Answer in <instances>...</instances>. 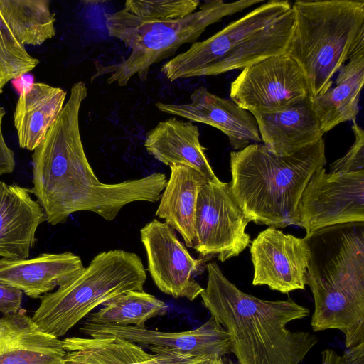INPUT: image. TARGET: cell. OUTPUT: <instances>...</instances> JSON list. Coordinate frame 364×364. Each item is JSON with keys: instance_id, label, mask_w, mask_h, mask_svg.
Returning a JSON list of instances; mask_svg holds the SVG:
<instances>
[{"instance_id": "836d02e7", "label": "cell", "mask_w": 364, "mask_h": 364, "mask_svg": "<svg viewBox=\"0 0 364 364\" xmlns=\"http://www.w3.org/2000/svg\"><path fill=\"white\" fill-rule=\"evenodd\" d=\"M210 364H232L230 363L225 362L222 358H218L213 360Z\"/></svg>"}, {"instance_id": "e0dca14e", "label": "cell", "mask_w": 364, "mask_h": 364, "mask_svg": "<svg viewBox=\"0 0 364 364\" xmlns=\"http://www.w3.org/2000/svg\"><path fill=\"white\" fill-rule=\"evenodd\" d=\"M84 269L80 256L69 251L43 253L31 259L1 258L0 284L38 299L70 282Z\"/></svg>"}, {"instance_id": "30bf717a", "label": "cell", "mask_w": 364, "mask_h": 364, "mask_svg": "<svg viewBox=\"0 0 364 364\" xmlns=\"http://www.w3.org/2000/svg\"><path fill=\"white\" fill-rule=\"evenodd\" d=\"M297 222L306 236L340 224L364 222V170L345 173L317 170L304 190Z\"/></svg>"}, {"instance_id": "484cf974", "label": "cell", "mask_w": 364, "mask_h": 364, "mask_svg": "<svg viewBox=\"0 0 364 364\" xmlns=\"http://www.w3.org/2000/svg\"><path fill=\"white\" fill-rule=\"evenodd\" d=\"M88 316L87 322L96 325L133 326L145 328L146 322L166 313L161 300L144 291H129L105 303Z\"/></svg>"}, {"instance_id": "d6986e66", "label": "cell", "mask_w": 364, "mask_h": 364, "mask_svg": "<svg viewBox=\"0 0 364 364\" xmlns=\"http://www.w3.org/2000/svg\"><path fill=\"white\" fill-rule=\"evenodd\" d=\"M63 340L20 310L0 317V364H64Z\"/></svg>"}, {"instance_id": "7a4b0ae2", "label": "cell", "mask_w": 364, "mask_h": 364, "mask_svg": "<svg viewBox=\"0 0 364 364\" xmlns=\"http://www.w3.org/2000/svg\"><path fill=\"white\" fill-rule=\"evenodd\" d=\"M208 282L200 294L211 316L228 333L239 364H299L318 343L306 331H291L288 323L310 311L291 298L268 301L238 289L215 262L208 263Z\"/></svg>"}, {"instance_id": "7402d4cb", "label": "cell", "mask_w": 364, "mask_h": 364, "mask_svg": "<svg viewBox=\"0 0 364 364\" xmlns=\"http://www.w3.org/2000/svg\"><path fill=\"white\" fill-rule=\"evenodd\" d=\"M169 167L170 177L155 214L180 233L187 247H193L198 195L208 181L190 166L174 164Z\"/></svg>"}, {"instance_id": "3957f363", "label": "cell", "mask_w": 364, "mask_h": 364, "mask_svg": "<svg viewBox=\"0 0 364 364\" xmlns=\"http://www.w3.org/2000/svg\"><path fill=\"white\" fill-rule=\"evenodd\" d=\"M306 273L314 300V331L337 329L347 348L364 342V222L329 226L305 236Z\"/></svg>"}, {"instance_id": "f1b7e54d", "label": "cell", "mask_w": 364, "mask_h": 364, "mask_svg": "<svg viewBox=\"0 0 364 364\" xmlns=\"http://www.w3.org/2000/svg\"><path fill=\"white\" fill-rule=\"evenodd\" d=\"M355 136L353 145L347 153L330 165V173H345L364 170V131L356 121L353 122Z\"/></svg>"}, {"instance_id": "2e32d148", "label": "cell", "mask_w": 364, "mask_h": 364, "mask_svg": "<svg viewBox=\"0 0 364 364\" xmlns=\"http://www.w3.org/2000/svg\"><path fill=\"white\" fill-rule=\"evenodd\" d=\"M31 190L0 181V257L28 258L37 238L36 230L46 219Z\"/></svg>"}, {"instance_id": "52a82bcc", "label": "cell", "mask_w": 364, "mask_h": 364, "mask_svg": "<svg viewBox=\"0 0 364 364\" xmlns=\"http://www.w3.org/2000/svg\"><path fill=\"white\" fill-rule=\"evenodd\" d=\"M263 1H208L192 14L168 21L141 18L124 9L107 14L109 35L122 41L130 53L118 63L97 66L91 80L108 75L106 83L119 87L126 86L134 75L146 81L153 65L173 56L182 45L196 42L209 26Z\"/></svg>"}, {"instance_id": "ffe728a7", "label": "cell", "mask_w": 364, "mask_h": 364, "mask_svg": "<svg viewBox=\"0 0 364 364\" xmlns=\"http://www.w3.org/2000/svg\"><path fill=\"white\" fill-rule=\"evenodd\" d=\"M63 343L66 353L64 364H210L213 361L149 353L139 345L118 337H70Z\"/></svg>"}, {"instance_id": "6da1fadb", "label": "cell", "mask_w": 364, "mask_h": 364, "mask_svg": "<svg viewBox=\"0 0 364 364\" xmlns=\"http://www.w3.org/2000/svg\"><path fill=\"white\" fill-rule=\"evenodd\" d=\"M87 87L74 83L68 100L32 154L33 193L52 225L64 223L78 211L92 212L113 220L127 204L160 200L167 182L162 173L105 183L95 176L86 156L79 115Z\"/></svg>"}, {"instance_id": "8fae6325", "label": "cell", "mask_w": 364, "mask_h": 364, "mask_svg": "<svg viewBox=\"0 0 364 364\" xmlns=\"http://www.w3.org/2000/svg\"><path fill=\"white\" fill-rule=\"evenodd\" d=\"M309 96L305 75L284 54L264 58L244 68L230 85V100L250 112L284 109Z\"/></svg>"}, {"instance_id": "603a6c76", "label": "cell", "mask_w": 364, "mask_h": 364, "mask_svg": "<svg viewBox=\"0 0 364 364\" xmlns=\"http://www.w3.org/2000/svg\"><path fill=\"white\" fill-rule=\"evenodd\" d=\"M67 92L43 82L23 90L14 113L21 148L33 151L60 114Z\"/></svg>"}, {"instance_id": "ba28073f", "label": "cell", "mask_w": 364, "mask_h": 364, "mask_svg": "<svg viewBox=\"0 0 364 364\" xmlns=\"http://www.w3.org/2000/svg\"><path fill=\"white\" fill-rule=\"evenodd\" d=\"M146 281V269L136 253L104 251L74 279L41 296L31 318L43 332L59 338L97 306L127 291H144Z\"/></svg>"}, {"instance_id": "d6a6232c", "label": "cell", "mask_w": 364, "mask_h": 364, "mask_svg": "<svg viewBox=\"0 0 364 364\" xmlns=\"http://www.w3.org/2000/svg\"><path fill=\"white\" fill-rule=\"evenodd\" d=\"M321 364H346L343 355H338L335 350L325 348L321 352Z\"/></svg>"}, {"instance_id": "cb8c5ba5", "label": "cell", "mask_w": 364, "mask_h": 364, "mask_svg": "<svg viewBox=\"0 0 364 364\" xmlns=\"http://www.w3.org/2000/svg\"><path fill=\"white\" fill-rule=\"evenodd\" d=\"M363 84L364 50H361L341 68L335 86L318 97L310 98L324 134L341 123L356 121Z\"/></svg>"}, {"instance_id": "277c9868", "label": "cell", "mask_w": 364, "mask_h": 364, "mask_svg": "<svg viewBox=\"0 0 364 364\" xmlns=\"http://www.w3.org/2000/svg\"><path fill=\"white\" fill-rule=\"evenodd\" d=\"M326 163L323 138L288 156L250 144L230 153V191L249 222L275 228L298 225L301 194Z\"/></svg>"}, {"instance_id": "5bb4252c", "label": "cell", "mask_w": 364, "mask_h": 364, "mask_svg": "<svg viewBox=\"0 0 364 364\" xmlns=\"http://www.w3.org/2000/svg\"><path fill=\"white\" fill-rule=\"evenodd\" d=\"M250 250L254 286L267 285L284 294L305 289L310 251L304 237L269 227L252 241Z\"/></svg>"}, {"instance_id": "ac0fdd59", "label": "cell", "mask_w": 364, "mask_h": 364, "mask_svg": "<svg viewBox=\"0 0 364 364\" xmlns=\"http://www.w3.org/2000/svg\"><path fill=\"white\" fill-rule=\"evenodd\" d=\"M264 145L273 154L288 156L323 139L309 96L279 111L252 112Z\"/></svg>"}, {"instance_id": "44dd1931", "label": "cell", "mask_w": 364, "mask_h": 364, "mask_svg": "<svg viewBox=\"0 0 364 364\" xmlns=\"http://www.w3.org/2000/svg\"><path fill=\"white\" fill-rule=\"evenodd\" d=\"M198 128L191 122L171 117L159 122L146 135L144 146L159 161L193 168L208 182L219 183L199 140Z\"/></svg>"}, {"instance_id": "7c38bea8", "label": "cell", "mask_w": 364, "mask_h": 364, "mask_svg": "<svg viewBox=\"0 0 364 364\" xmlns=\"http://www.w3.org/2000/svg\"><path fill=\"white\" fill-rule=\"evenodd\" d=\"M80 330L92 338H121L144 346L155 354L213 360L231 353L228 333L212 316L200 327L182 332H165L133 326L96 325L87 321Z\"/></svg>"}, {"instance_id": "4dcf8cb0", "label": "cell", "mask_w": 364, "mask_h": 364, "mask_svg": "<svg viewBox=\"0 0 364 364\" xmlns=\"http://www.w3.org/2000/svg\"><path fill=\"white\" fill-rule=\"evenodd\" d=\"M5 114L4 107H0V176L11 173L16 166L14 153L7 146L2 133V121Z\"/></svg>"}, {"instance_id": "9c48e42d", "label": "cell", "mask_w": 364, "mask_h": 364, "mask_svg": "<svg viewBox=\"0 0 364 364\" xmlns=\"http://www.w3.org/2000/svg\"><path fill=\"white\" fill-rule=\"evenodd\" d=\"M249 220L232 197L229 183L206 182L197 198L193 247L201 258L225 262L250 243Z\"/></svg>"}, {"instance_id": "1f68e13d", "label": "cell", "mask_w": 364, "mask_h": 364, "mask_svg": "<svg viewBox=\"0 0 364 364\" xmlns=\"http://www.w3.org/2000/svg\"><path fill=\"white\" fill-rule=\"evenodd\" d=\"M343 357L346 364H364V342L347 348Z\"/></svg>"}, {"instance_id": "9a60e30c", "label": "cell", "mask_w": 364, "mask_h": 364, "mask_svg": "<svg viewBox=\"0 0 364 364\" xmlns=\"http://www.w3.org/2000/svg\"><path fill=\"white\" fill-rule=\"evenodd\" d=\"M155 105L162 112L217 128L227 135L235 149L261 141L257 121L251 112L204 87L194 90L188 103L158 102Z\"/></svg>"}, {"instance_id": "83f0119b", "label": "cell", "mask_w": 364, "mask_h": 364, "mask_svg": "<svg viewBox=\"0 0 364 364\" xmlns=\"http://www.w3.org/2000/svg\"><path fill=\"white\" fill-rule=\"evenodd\" d=\"M200 4L198 0H128L124 9L141 18L168 21L192 14Z\"/></svg>"}, {"instance_id": "4fadbf2b", "label": "cell", "mask_w": 364, "mask_h": 364, "mask_svg": "<svg viewBox=\"0 0 364 364\" xmlns=\"http://www.w3.org/2000/svg\"><path fill=\"white\" fill-rule=\"evenodd\" d=\"M140 237L146 253L147 269L161 291L190 301L200 296L204 289L193 276L207 259L193 258L175 230L157 219L141 228Z\"/></svg>"}, {"instance_id": "8992f818", "label": "cell", "mask_w": 364, "mask_h": 364, "mask_svg": "<svg viewBox=\"0 0 364 364\" xmlns=\"http://www.w3.org/2000/svg\"><path fill=\"white\" fill-rule=\"evenodd\" d=\"M293 33L284 55L296 60L310 98L332 87L333 75L364 50V1H296Z\"/></svg>"}, {"instance_id": "d4e9b609", "label": "cell", "mask_w": 364, "mask_h": 364, "mask_svg": "<svg viewBox=\"0 0 364 364\" xmlns=\"http://www.w3.org/2000/svg\"><path fill=\"white\" fill-rule=\"evenodd\" d=\"M0 14L24 46H41L56 34L49 0H0Z\"/></svg>"}, {"instance_id": "4316f807", "label": "cell", "mask_w": 364, "mask_h": 364, "mask_svg": "<svg viewBox=\"0 0 364 364\" xmlns=\"http://www.w3.org/2000/svg\"><path fill=\"white\" fill-rule=\"evenodd\" d=\"M38 63L17 41L0 14V94L9 81L31 72Z\"/></svg>"}, {"instance_id": "5b68a950", "label": "cell", "mask_w": 364, "mask_h": 364, "mask_svg": "<svg viewBox=\"0 0 364 364\" xmlns=\"http://www.w3.org/2000/svg\"><path fill=\"white\" fill-rule=\"evenodd\" d=\"M294 26L292 4L271 0L166 62L161 71L170 82L218 75L284 54Z\"/></svg>"}, {"instance_id": "f546056e", "label": "cell", "mask_w": 364, "mask_h": 364, "mask_svg": "<svg viewBox=\"0 0 364 364\" xmlns=\"http://www.w3.org/2000/svg\"><path fill=\"white\" fill-rule=\"evenodd\" d=\"M23 292L11 287L0 284V313L14 314L21 310Z\"/></svg>"}]
</instances>
